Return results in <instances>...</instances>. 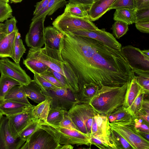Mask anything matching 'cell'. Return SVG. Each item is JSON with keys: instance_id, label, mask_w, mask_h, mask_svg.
<instances>
[{"instance_id": "29", "label": "cell", "mask_w": 149, "mask_h": 149, "mask_svg": "<svg viewBox=\"0 0 149 149\" xmlns=\"http://www.w3.org/2000/svg\"><path fill=\"white\" fill-rule=\"evenodd\" d=\"M23 63L34 74L40 75L46 72L49 68L47 65L36 59L27 56Z\"/></svg>"}, {"instance_id": "36", "label": "cell", "mask_w": 149, "mask_h": 149, "mask_svg": "<svg viewBox=\"0 0 149 149\" xmlns=\"http://www.w3.org/2000/svg\"><path fill=\"white\" fill-rule=\"evenodd\" d=\"M67 111L60 107H51L47 122L53 125L59 126L63 118L64 114Z\"/></svg>"}, {"instance_id": "53", "label": "cell", "mask_w": 149, "mask_h": 149, "mask_svg": "<svg viewBox=\"0 0 149 149\" xmlns=\"http://www.w3.org/2000/svg\"><path fill=\"white\" fill-rule=\"evenodd\" d=\"M69 2L79 5L88 8L94 2V0H69Z\"/></svg>"}, {"instance_id": "43", "label": "cell", "mask_w": 149, "mask_h": 149, "mask_svg": "<svg viewBox=\"0 0 149 149\" xmlns=\"http://www.w3.org/2000/svg\"><path fill=\"white\" fill-rule=\"evenodd\" d=\"M134 126L138 132L149 133V123L140 118H134Z\"/></svg>"}, {"instance_id": "49", "label": "cell", "mask_w": 149, "mask_h": 149, "mask_svg": "<svg viewBox=\"0 0 149 149\" xmlns=\"http://www.w3.org/2000/svg\"><path fill=\"white\" fill-rule=\"evenodd\" d=\"M135 23L136 28L139 31L144 33H149V21H136Z\"/></svg>"}, {"instance_id": "55", "label": "cell", "mask_w": 149, "mask_h": 149, "mask_svg": "<svg viewBox=\"0 0 149 149\" xmlns=\"http://www.w3.org/2000/svg\"><path fill=\"white\" fill-rule=\"evenodd\" d=\"M73 147L71 144H63L61 145L59 149H72Z\"/></svg>"}, {"instance_id": "51", "label": "cell", "mask_w": 149, "mask_h": 149, "mask_svg": "<svg viewBox=\"0 0 149 149\" xmlns=\"http://www.w3.org/2000/svg\"><path fill=\"white\" fill-rule=\"evenodd\" d=\"M50 0H42L37 2L35 7V9L33 11V15L35 16L40 11L46 8Z\"/></svg>"}, {"instance_id": "7", "label": "cell", "mask_w": 149, "mask_h": 149, "mask_svg": "<svg viewBox=\"0 0 149 149\" xmlns=\"http://www.w3.org/2000/svg\"><path fill=\"white\" fill-rule=\"evenodd\" d=\"M120 52L131 70L149 71V50L131 45L122 47Z\"/></svg>"}, {"instance_id": "24", "label": "cell", "mask_w": 149, "mask_h": 149, "mask_svg": "<svg viewBox=\"0 0 149 149\" xmlns=\"http://www.w3.org/2000/svg\"><path fill=\"white\" fill-rule=\"evenodd\" d=\"M47 99L32 108L31 113L34 118L40 119L47 122V118L51 109V100L47 95Z\"/></svg>"}, {"instance_id": "52", "label": "cell", "mask_w": 149, "mask_h": 149, "mask_svg": "<svg viewBox=\"0 0 149 149\" xmlns=\"http://www.w3.org/2000/svg\"><path fill=\"white\" fill-rule=\"evenodd\" d=\"M133 1L136 10L149 8V0H133Z\"/></svg>"}, {"instance_id": "11", "label": "cell", "mask_w": 149, "mask_h": 149, "mask_svg": "<svg viewBox=\"0 0 149 149\" xmlns=\"http://www.w3.org/2000/svg\"><path fill=\"white\" fill-rule=\"evenodd\" d=\"M46 17L32 21L25 37L27 46L31 48H41L45 42L44 22Z\"/></svg>"}, {"instance_id": "54", "label": "cell", "mask_w": 149, "mask_h": 149, "mask_svg": "<svg viewBox=\"0 0 149 149\" xmlns=\"http://www.w3.org/2000/svg\"><path fill=\"white\" fill-rule=\"evenodd\" d=\"M7 35L5 23L0 22V41Z\"/></svg>"}, {"instance_id": "42", "label": "cell", "mask_w": 149, "mask_h": 149, "mask_svg": "<svg viewBox=\"0 0 149 149\" xmlns=\"http://www.w3.org/2000/svg\"><path fill=\"white\" fill-rule=\"evenodd\" d=\"M122 8H135L133 0H114L109 10Z\"/></svg>"}, {"instance_id": "45", "label": "cell", "mask_w": 149, "mask_h": 149, "mask_svg": "<svg viewBox=\"0 0 149 149\" xmlns=\"http://www.w3.org/2000/svg\"><path fill=\"white\" fill-rule=\"evenodd\" d=\"M67 112L64 114L63 118L60 123L59 126L68 129L79 130L77 127L68 116Z\"/></svg>"}, {"instance_id": "1", "label": "cell", "mask_w": 149, "mask_h": 149, "mask_svg": "<svg viewBox=\"0 0 149 149\" xmlns=\"http://www.w3.org/2000/svg\"><path fill=\"white\" fill-rule=\"evenodd\" d=\"M132 78L131 69L120 51L99 42L87 68L84 85L120 86Z\"/></svg>"}, {"instance_id": "15", "label": "cell", "mask_w": 149, "mask_h": 149, "mask_svg": "<svg viewBox=\"0 0 149 149\" xmlns=\"http://www.w3.org/2000/svg\"><path fill=\"white\" fill-rule=\"evenodd\" d=\"M34 106L31 104L12 100H0V111L7 117L24 112Z\"/></svg>"}, {"instance_id": "37", "label": "cell", "mask_w": 149, "mask_h": 149, "mask_svg": "<svg viewBox=\"0 0 149 149\" xmlns=\"http://www.w3.org/2000/svg\"><path fill=\"white\" fill-rule=\"evenodd\" d=\"M145 94L143 90L138 95L130 106L127 109L134 118H137L139 112L142 108Z\"/></svg>"}, {"instance_id": "38", "label": "cell", "mask_w": 149, "mask_h": 149, "mask_svg": "<svg viewBox=\"0 0 149 149\" xmlns=\"http://www.w3.org/2000/svg\"><path fill=\"white\" fill-rule=\"evenodd\" d=\"M110 133L111 138L116 149H134L130 143L117 132L111 129Z\"/></svg>"}, {"instance_id": "12", "label": "cell", "mask_w": 149, "mask_h": 149, "mask_svg": "<svg viewBox=\"0 0 149 149\" xmlns=\"http://www.w3.org/2000/svg\"><path fill=\"white\" fill-rule=\"evenodd\" d=\"M25 143L14 136L8 117L3 116L0 123V149H20Z\"/></svg>"}, {"instance_id": "27", "label": "cell", "mask_w": 149, "mask_h": 149, "mask_svg": "<svg viewBox=\"0 0 149 149\" xmlns=\"http://www.w3.org/2000/svg\"><path fill=\"white\" fill-rule=\"evenodd\" d=\"M67 3L66 0H50L47 7L34 16L31 20L42 17H46L47 15H52L58 9L66 5Z\"/></svg>"}, {"instance_id": "16", "label": "cell", "mask_w": 149, "mask_h": 149, "mask_svg": "<svg viewBox=\"0 0 149 149\" xmlns=\"http://www.w3.org/2000/svg\"><path fill=\"white\" fill-rule=\"evenodd\" d=\"M110 130L108 116L97 113L93 119L90 137L110 135Z\"/></svg>"}, {"instance_id": "50", "label": "cell", "mask_w": 149, "mask_h": 149, "mask_svg": "<svg viewBox=\"0 0 149 149\" xmlns=\"http://www.w3.org/2000/svg\"><path fill=\"white\" fill-rule=\"evenodd\" d=\"M39 75L56 86L58 88L64 87L55 77L49 73L47 71Z\"/></svg>"}, {"instance_id": "40", "label": "cell", "mask_w": 149, "mask_h": 149, "mask_svg": "<svg viewBox=\"0 0 149 149\" xmlns=\"http://www.w3.org/2000/svg\"><path fill=\"white\" fill-rule=\"evenodd\" d=\"M34 74L33 81L39 86L42 92H47L50 90H54L57 87L54 85L39 74Z\"/></svg>"}, {"instance_id": "9", "label": "cell", "mask_w": 149, "mask_h": 149, "mask_svg": "<svg viewBox=\"0 0 149 149\" xmlns=\"http://www.w3.org/2000/svg\"><path fill=\"white\" fill-rule=\"evenodd\" d=\"M42 92L50 97L51 107H60L68 111L74 104L78 102L76 94L69 88H57L54 90Z\"/></svg>"}, {"instance_id": "57", "label": "cell", "mask_w": 149, "mask_h": 149, "mask_svg": "<svg viewBox=\"0 0 149 149\" xmlns=\"http://www.w3.org/2000/svg\"><path fill=\"white\" fill-rule=\"evenodd\" d=\"M11 3H17L21 2L23 0H10Z\"/></svg>"}, {"instance_id": "3", "label": "cell", "mask_w": 149, "mask_h": 149, "mask_svg": "<svg viewBox=\"0 0 149 149\" xmlns=\"http://www.w3.org/2000/svg\"><path fill=\"white\" fill-rule=\"evenodd\" d=\"M128 83L120 86L102 85L89 104L97 113L108 116L123 105Z\"/></svg>"}, {"instance_id": "41", "label": "cell", "mask_w": 149, "mask_h": 149, "mask_svg": "<svg viewBox=\"0 0 149 149\" xmlns=\"http://www.w3.org/2000/svg\"><path fill=\"white\" fill-rule=\"evenodd\" d=\"M12 9L7 3L0 1V22L12 17Z\"/></svg>"}, {"instance_id": "60", "label": "cell", "mask_w": 149, "mask_h": 149, "mask_svg": "<svg viewBox=\"0 0 149 149\" xmlns=\"http://www.w3.org/2000/svg\"><path fill=\"white\" fill-rule=\"evenodd\" d=\"M96 0H94V1H96Z\"/></svg>"}, {"instance_id": "59", "label": "cell", "mask_w": 149, "mask_h": 149, "mask_svg": "<svg viewBox=\"0 0 149 149\" xmlns=\"http://www.w3.org/2000/svg\"><path fill=\"white\" fill-rule=\"evenodd\" d=\"M3 115L1 113L0 111V122H1V118L2 117V116H3Z\"/></svg>"}, {"instance_id": "20", "label": "cell", "mask_w": 149, "mask_h": 149, "mask_svg": "<svg viewBox=\"0 0 149 149\" xmlns=\"http://www.w3.org/2000/svg\"><path fill=\"white\" fill-rule=\"evenodd\" d=\"M18 30L7 35L0 41V57L12 58L15 41Z\"/></svg>"}, {"instance_id": "6", "label": "cell", "mask_w": 149, "mask_h": 149, "mask_svg": "<svg viewBox=\"0 0 149 149\" xmlns=\"http://www.w3.org/2000/svg\"><path fill=\"white\" fill-rule=\"evenodd\" d=\"M134 118L127 122L109 123L110 128L125 139L134 149H149V141L137 131Z\"/></svg>"}, {"instance_id": "34", "label": "cell", "mask_w": 149, "mask_h": 149, "mask_svg": "<svg viewBox=\"0 0 149 149\" xmlns=\"http://www.w3.org/2000/svg\"><path fill=\"white\" fill-rule=\"evenodd\" d=\"M26 51V49L18 32L15 38L11 58L15 62L19 63L21 58Z\"/></svg>"}, {"instance_id": "13", "label": "cell", "mask_w": 149, "mask_h": 149, "mask_svg": "<svg viewBox=\"0 0 149 149\" xmlns=\"http://www.w3.org/2000/svg\"><path fill=\"white\" fill-rule=\"evenodd\" d=\"M69 33L93 39L119 51L122 47L121 44L113 35L104 29H100L98 31L79 30Z\"/></svg>"}, {"instance_id": "35", "label": "cell", "mask_w": 149, "mask_h": 149, "mask_svg": "<svg viewBox=\"0 0 149 149\" xmlns=\"http://www.w3.org/2000/svg\"><path fill=\"white\" fill-rule=\"evenodd\" d=\"M21 85L18 81L3 74L0 77V100H3L8 91L13 87Z\"/></svg>"}, {"instance_id": "58", "label": "cell", "mask_w": 149, "mask_h": 149, "mask_svg": "<svg viewBox=\"0 0 149 149\" xmlns=\"http://www.w3.org/2000/svg\"><path fill=\"white\" fill-rule=\"evenodd\" d=\"M10 0H0V1L8 3Z\"/></svg>"}, {"instance_id": "39", "label": "cell", "mask_w": 149, "mask_h": 149, "mask_svg": "<svg viewBox=\"0 0 149 149\" xmlns=\"http://www.w3.org/2000/svg\"><path fill=\"white\" fill-rule=\"evenodd\" d=\"M111 29L113 36L119 39L126 33L128 30V26L124 22L116 21L112 25Z\"/></svg>"}, {"instance_id": "30", "label": "cell", "mask_w": 149, "mask_h": 149, "mask_svg": "<svg viewBox=\"0 0 149 149\" xmlns=\"http://www.w3.org/2000/svg\"><path fill=\"white\" fill-rule=\"evenodd\" d=\"M90 144L94 145L101 149H116L111 138V134L109 135L90 136Z\"/></svg>"}, {"instance_id": "21", "label": "cell", "mask_w": 149, "mask_h": 149, "mask_svg": "<svg viewBox=\"0 0 149 149\" xmlns=\"http://www.w3.org/2000/svg\"><path fill=\"white\" fill-rule=\"evenodd\" d=\"M22 86L27 97L34 102L39 104L47 99V96L33 80L29 84Z\"/></svg>"}, {"instance_id": "10", "label": "cell", "mask_w": 149, "mask_h": 149, "mask_svg": "<svg viewBox=\"0 0 149 149\" xmlns=\"http://www.w3.org/2000/svg\"><path fill=\"white\" fill-rule=\"evenodd\" d=\"M1 74L19 82L22 85H26L33 81L20 67L19 63L11 61L7 57L0 60Z\"/></svg>"}, {"instance_id": "44", "label": "cell", "mask_w": 149, "mask_h": 149, "mask_svg": "<svg viewBox=\"0 0 149 149\" xmlns=\"http://www.w3.org/2000/svg\"><path fill=\"white\" fill-rule=\"evenodd\" d=\"M137 117L140 118L146 122L149 123V101L148 100L144 98L142 108L139 112Z\"/></svg>"}, {"instance_id": "32", "label": "cell", "mask_w": 149, "mask_h": 149, "mask_svg": "<svg viewBox=\"0 0 149 149\" xmlns=\"http://www.w3.org/2000/svg\"><path fill=\"white\" fill-rule=\"evenodd\" d=\"M87 9L82 6L69 2L65 5L63 13L68 15L78 17H88Z\"/></svg>"}, {"instance_id": "2", "label": "cell", "mask_w": 149, "mask_h": 149, "mask_svg": "<svg viewBox=\"0 0 149 149\" xmlns=\"http://www.w3.org/2000/svg\"><path fill=\"white\" fill-rule=\"evenodd\" d=\"M27 56L33 57L44 63L53 70L64 76L70 89L74 93L79 91L78 81L72 70L63 59L61 52L45 45L43 48H30Z\"/></svg>"}, {"instance_id": "46", "label": "cell", "mask_w": 149, "mask_h": 149, "mask_svg": "<svg viewBox=\"0 0 149 149\" xmlns=\"http://www.w3.org/2000/svg\"><path fill=\"white\" fill-rule=\"evenodd\" d=\"M52 75L60 82L63 87L70 89L68 82L66 78L63 75L49 68L47 71Z\"/></svg>"}, {"instance_id": "19", "label": "cell", "mask_w": 149, "mask_h": 149, "mask_svg": "<svg viewBox=\"0 0 149 149\" xmlns=\"http://www.w3.org/2000/svg\"><path fill=\"white\" fill-rule=\"evenodd\" d=\"M143 90L136 79L133 78L128 83L123 106L127 109L129 107L138 95Z\"/></svg>"}, {"instance_id": "17", "label": "cell", "mask_w": 149, "mask_h": 149, "mask_svg": "<svg viewBox=\"0 0 149 149\" xmlns=\"http://www.w3.org/2000/svg\"><path fill=\"white\" fill-rule=\"evenodd\" d=\"M63 34L56 28L48 26L45 28V45L61 52Z\"/></svg>"}, {"instance_id": "26", "label": "cell", "mask_w": 149, "mask_h": 149, "mask_svg": "<svg viewBox=\"0 0 149 149\" xmlns=\"http://www.w3.org/2000/svg\"><path fill=\"white\" fill-rule=\"evenodd\" d=\"M108 118L109 123L127 122L134 118L127 109L123 105L116 109Z\"/></svg>"}, {"instance_id": "22", "label": "cell", "mask_w": 149, "mask_h": 149, "mask_svg": "<svg viewBox=\"0 0 149 149\" xmlns=\"http://www.w3.org/2000/svg\"><path fill=\"white\" fill-rule=\"evenodd\" d=\"M136 8H122L116 9L114 14L115 21L124 22L128 25L135 23L137 21Z\"/></svg>"}, {"instance_id": "25", "label": "cell", "mask_w": 149, "mask_h": 149, "mask_svg": "<svg viewBox=\"0 0 149 149\" xmlns=\"http://www.w3.org/2000/svg\"><path fill=\"white\" fill-rule=\"evenodd\" d=\"M67 113L79 130L84 133L88 134L83 120L79 103L78 102L74 104L68 111Z\"/></svg>"}, {"instance_id": "8", "label": "cell", "mask_w": 149, "mask_h": 149, "mask_svg": "<svg viewBox=\"0 0 149 149\" xmlns=\"http://www.w3.org/2000/svg\"><path fill=\"white\" fill-rule=\"evenodd\" d=\"M61 144L45 130L38 129L20 149H59Z\"/></svg>"}, {"instance_id": "14", "label": "cell", "mask_w": 149, "mask_h": 149, "mask_svg": "<svg viewBox=\"0 0 149 149\" xmlns=\"http://www.w3.org/2000/svg\"><path fill=\"white\" fill-rule=\"evenodd\" d=\"M32 108L23 112L8 117L12 132L15 138H19V133L35 118L32 114Z\"/></svg>"}, {"instance_id": "48", "label": "cell", "mask_w": 149, "mask_h": 149, "mask_svg": "<svg viewBox=\"0 0 149 149\" xmlns=\"http://www.w3.org/2000/svg\"><path fill=\"white\" fill-rule=\"evenodd\" d=\"M137 21H149V8L136 10Z\"/></svg>"}, {"instance_id": "47", "label": "cell", "mask_w": 149, "mask_h": 149, "mask_svg": "<svg viewBox=\"0 0 149 149\" xmlns=\"http://www.w3.org/2000/svg\"><path fill=\"white\" fill-rule=\"evenodd\" d=\"M17 22V21L15 17H12L10 19L6 20L5 24L7 35L18 30L16 26Z\"/></svg>"}, {"instance_id": "31", "label": "cell", "mask_w": 149, "mask_h": 149, "mask_svg": "<svg viewBox=\"0 0 149 149\" xmlns=\"http://www.w3.org/2000/svg\"><path fill=\"white\" fill-rule=\"evenodd\" d=\"M43 121L41 119L35 118L19 134V137L22 141L25 142L32 134L42 125Z\"/></svg>"}, {"instance_id": "33", "label": "cell", "mask_w": 149, "mask_h": 149, "mask_svg": "<svg viewBox=\"0 0 149 149\" xmlns=\"http://www.w3.org/2000/svg\"><path fill=\"white\" fill-rule=\"evenodd\" d=\"M133 78L136 79L139 84L142 88L146 94L149 93V71L140 70H132Z\"/></svg>"}, {"instance_id": "4", "label": "cell", "mask_w": 149, "mask_h": 149, "mask_svg": "<svg viewBox=\"0 0 149 149\" xmlns=\"http://www.w3.org/2000/svg\"><path fill=\"white\" fill-rule=\"evenodd\" d=\"M40 128L46 130L60 144L90 145V136L79 131L65 128L42 121Z\"/></svg>"}, {"instance_id": "56", "label": "cell", "mask_w": 149, "mask_h": 149, "mask_svg": "<svg viewBox=\"0 0 149 149\" xmlns=\"http://www.w3.org/2000/svg\"><path fill=\"white\" fill-rule=\"evenodd\" d=\"M140 135L144 138L149 141V133H147L143 132H138Z\"/></svg>"}, {"instance_id": "5", "label": "cell", "mask_w": 149, "mask_h": 149, "mask_svg": "<svg viewBox=\"0 0 149 149\" xmlns=\"http://www.w3.org/2000/svg\"><path fill=\"white\" fill-rule=\"evenodd\" d=\"M52 24L63 33H70L79 30L98 31L100 29L88 17H78L63 13L54 19Z\"/></svg>"}, {"instance_id": "28", "label": "cell", "mask_w": 149, "mask_h": 149, "mask_svg": "<svg viewBox=\"0 0 149 149\" xmlns=\"http://www.w3.org/2000/svg\"><path fill=\"white\" fill-rule=\"evenodd\" d=\"M3 100H12L31 104L28 100L22 85L16 86L12 87L5 95Z\"/></svg>"}, {"instance_id": "23", "label": "cell", "mask_w": 149, "mask_h": 149, "mask_svg": "<svg viewBox=\"0 0 149 149\" xmlns=\"http://www.w3.org/2000/svg\"><path fill=\"white\" fill-rule=\"evenodd\" d=\"M100 88L98 86L93 83L84 84L81 90L75 93L78 102L89 103Z\"/></svg>"}, {"instance_id": "18", "label": "cell", "mask_w": 149, "mask_h": 149, "mask_svg": "<svg viewBox=\"0 0 149 149\" xmlns=\"http://www.w3.org/2000/svg\"><path fill=\"white\" fill-rule=\"evenodd\" d=\"M114 0H97L87 9L88 17L92 21L98 19L109 9Z\"/></svg>"}]
</instances>
